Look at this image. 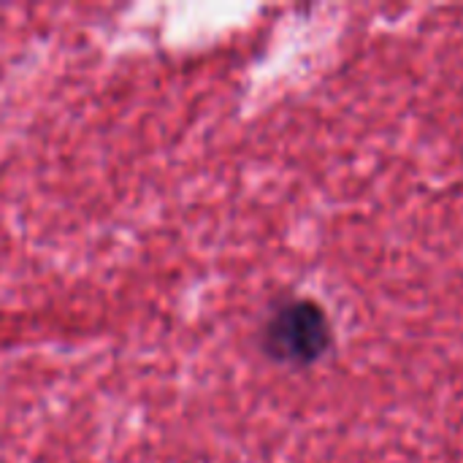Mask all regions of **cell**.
<instances>
[{
    "mask_svg": "<svg viewBox=\"0 0 463 463\" xmlns=\"http://www.w3.org/2000/svg\"><path fill=\"white\" fill-rule=\"evenodd\" d=\"M334 345V331L326 312L307 298L288 301L271 312L260 331L263 353L288 366H309Z\"/></svg>",
    "mask_w": 463,
    "mask_h": 463,
    "instance_id": "1",
    "label": "cell"
}]
</instances>
